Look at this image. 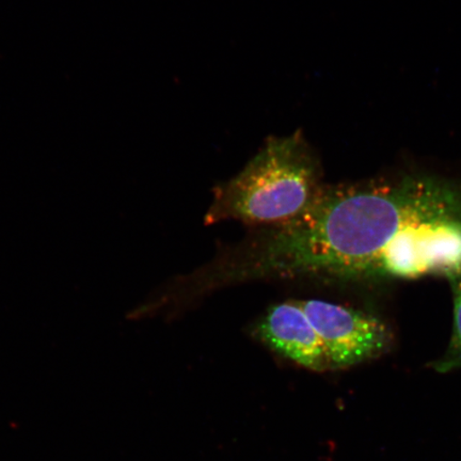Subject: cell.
I'll return each instance as SVG.
<instances>
[{"label": "cell", "instance_id": "7a4b0ae2", "mask_svg": "<svg viewBox=\"0 0 461 461\" xmlns=\"http://www.w3.org/2000/svg\"><path fill=\"white\" fill-rule=\"evenodd\" d=\"M322 188L320 161L302 131L272 138L238 176L215 189L205 221L276 226L301 215Z\"/></svg>", "mask_w": 461, "mask_h": 461}, {"label": "cell", "instance_id": "5b68a950", "mask_svg": "<svg viewBox=\"0 0 461 461\" xmlns=\"http://www.w3.org/2000/svg\"><path fill=\"white\" fill-rule=\"evenodd\" d=\"M451 285L454 303L452 338L445 355L430 366L438 373H448L461 368V273L447 279Z\"/></svg>", "mask_w": 461, "mask_h": 461}, {"label": "cell", "instance_id": "3957f363", "mask_svg": "<svg viewBox=\"0 0 461 461\" xmlns=\"http://www.w3.org/2000/svg\"><path fill=\"white\" fill-rule=\"evenodd\" d=\"M298 302L319 334L330 371L379 358L391 348L392 333L377 317L317 299Z\"/></svg>", "mask_w": 461, "mask_h": 461}, {"label": "cell", "instance_id": "6da1fadb", "mask_svg": "<svg viewBox=\"0 0 461 461\" xmlns=\"http://www.w3.org/2000/svg\"><path fill=\"white\" fill-rule=\"evenodd\" d=\"M235 267L245 282L452 278L461 273V181L416 173L324 186L301 215L244 241Z\"/></svg>", "mask_w": 461, "mask_h": 461}, {"label": "cell", "instance_id": "277c9868", "mask_svg": "<svg viewBox=\"0 0 461 461\" xmlns=\"http://www.w3.org/2000/svg\"><path fill=\"white\" fill-rule=\"evenodd\" d=\"M253 333L275 353L299 366L313 372L330 371L324 346L298 301L270 307Z\"/></svg>", "mask_w": 461, "mask_h": 461}]
</instances>
